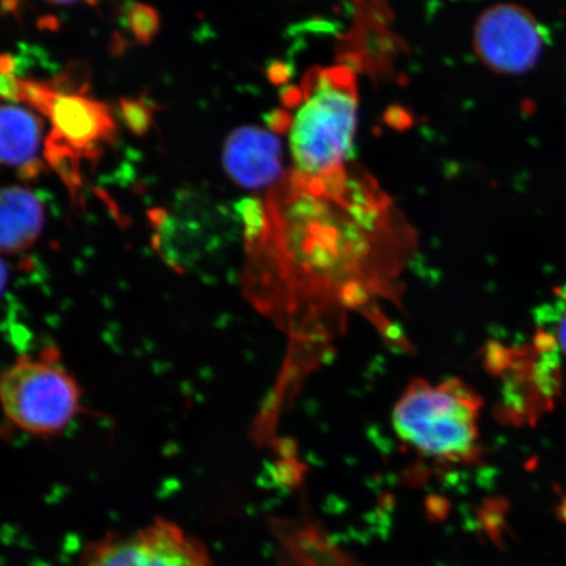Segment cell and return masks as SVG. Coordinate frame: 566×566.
<instances>
[{"label":"cell","instance_id":"7","mask_svg":"<svg viewBox=\"0 0 566 566\" xmlns=\"http://www.w3.org/2000/svg\"><path fill=\"white\" fill-rule=\"evenodd\" d=\"M45 116L51 118L53 125L48 142L66 148L80 159L96 158L115 137V118L108 105L75 92L55 88Z\"/></svg>","mask_w":566,"mask_h":566},{"label":"cell","instance_id":"14","mask_svg":"<svg viewBox=\"0 0 566 566\" xmlns=\"http://www.w3.org/2000/svg\"><path fill=\"white\" fill-rule=\"evenodd\" d=\"M48 2H51L54 4L66 6V4H74L76 2H80V0H48ZM86 2H88L91 4H95L98 2V0H86Z\"/></svg>","mask_w":566,"mask_h":566},{"label":"cell","instance_id":"4","mask_svg":"<svg viewBox=\"0 0 566 566\" xmlns=\"http://www.w3.org/2000/svg\"><path fill=\"white\" fill-rule=\"evenodd\" d=\"M0 396L7 419L33 436L62 433L81 410V388L53 354L20 357L3 373Z\"/></svg>","mask_w":566,"mask_h":566},{"label":"cell","instance_id":"12","mask_svg":"<svg viewBox=\"0 0 566 566\" xmlns=\"http://www.w3.org/2000/svg\"><path fill=\"white\" fill-rule=\"evenodd\" d=\"M119 111L126 126L136 134V136H145L153 125V106L144 98H124L119 104Z\"/></svg>","mask_w":566,"mask_h":566},{"label":"cell","instance_id":"1","mask_svg":"<svg viewBox=\"0 0 566 566\" xmlns=\"http://www.w3.org/2000/svg\"><path fill=\"white\" fill-rule=\"evenodd\" d=\"M273 228L304 282L318 331H334L396 295L415 233L377 180L356 165L323 175L293 171L272 195Z\"/></svg>","mask_w":566,"mask_h":566},{"label":"cell","instance_id":"9","mask_svg":"<svg viewBox=\"0 0 566 566\" xmlns=\"http://www.w3.org/2000/svg\"><path fill=\"white\" fill-rule=\"evenodd\" d=\"M42 122L32 112L4 104L0 113V150L3 165L18 169L23 179H35L44 165L39 160Z\"/></svg>","mask_w":566,"mask_h":566},{"label":"cell","instance_id":"3","mask_svg":"<svg viewBox=\"0 0 566 566\" xmlns=\"http://www.w3.org/2000/svg\"><path fill=\"white\" fill-rule=\"evenodd\" d=\"M483 398L458 378L416 379L394 407L392 424L400 441L441 462H471L479 454Z\"/></svg>","mask_w":566,"mask_h":566},{"label":"cell","instance_id":"13","mask_svg":"<svg viewBox=\"0 0 566 566\" xmlns=\"http://www.w3.org/2000/svg\"><path fill=\"white\" fill-rule=\"evenodd\" d=\"M555 343L557 348H560L566 356V313L558 322Z\"/></svg>","mask_w":566,"mask_h":566},{"label":"cell","instance_id":"5","mask_svg":"<svg viewBox=\"0 0 566 566\" xmlns=\"http://www.w3.org/2000/svg\"><path fill=\"white\" fill-rule=\"evenodd\" d=\"M76 566H212L210 552L177 523L157 518L132 533L113 531L87 544Z\"/></svg>","mask_w":566,"mask_h":566},{"label":"cell","instance_id":"11","mask_svg":"<svg viewBox=\"0 0 566 566\" xmlns=\"http://www.w3.org/2000/svg\"><path fill=\"white\" fill-rule=\"evenodd\" d=\"M127 27L134 38L142 44H147L159 31V15L157 10L147 4H134L127 12Z\"/></svg>","mask_w":566,"mask_h":566},{"label":"cell","instance_id":"10","mask_svg":"<svg viewBox=\"0 0 566 566\" xmlns=\"http://www.w3.org/2000/svg\"><path fill=\"white\" fill-rule=\"evenodd\" d=\"M45 210L40 198L23 187H7L0 198V248L15 256L31 248L41 235Z\"/></svg>","mask_w":566,"mask_h":566},{"label":"cell","instance_id":"6","mask_svg":"<svg viewBox=\"0 0 566 566\" xmlns=\"http://www.w3.org/2000/svg\"><path fill=\"white\" fill-rule=\"evenodd\" d=\"M472 44L480 62L493 73L522 75L539 61L546 33L525 7L500 3L481 13Z\"/></svg>","mask_w":566,"mask_h":566},{"label":"cell","instance_id":"8","mask_svg":"<svg viewBox=\"0 0 566 566\" xmlns=\"http://www.w3.org/2000/svg\"><path fill=\"white\" fill-rule=\"evenodd\" d=\"M222 161L231 180L245 189L277 188L286 179L280 139L258 126L233 130L224 142Z\"/></svg>","mask_w":566,"mask_h":566},{"label":"cell","instance_id":"2","mask_svg":"<svg viewBox=\"0 0 566 566\" xmlns=\"http://www.w3.org/2000/svg\"><path fill=\"white\" fill-rule=\"evenodd\" d=\"M289 127L294 171L315 176L350 165L358 117L357 74L349 66L311 69L292 96Z\"/></svg>","mask_w":566,"mask_h":566}]
</instances>
